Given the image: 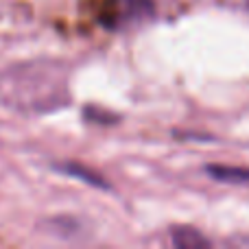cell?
I'll return each mask as SVG.
<instances>
[{"label":"cell","instance_id":"cell-3","mask_svg":"<svg viewBox=\"0 0 249 249\" xmlns=\"http://www.w3.org/2000/svg\"><path fill=\"white\" fill-rule=\"evenodd\" d=\"M208 175H212L216 181H230V184H249V171L247 168H234V166H208Z\"/></svg>","mask_w":249,"mask_h":249},{"label":"cell","instance_id":"cell-2","mask_svg":"<svg viewBox=\"0 0 249 249\" xmlns=\"http://www.w3.org/2000/svg\"><path fill=\"white\" fill-rule=\"evenodd\" d=\"M171 236H173V243H175L177 247H184V249L210 245V241H208L201 232H197V230H193V228H173Z\"/></svg>","mask_w":249,"mask_h":249},{"label":"cell","instance_id":"cell-4","mask_svg":"<svg viewBox=\"0 0 249 249\" xmlns=\"http://www.w3.org/2000/svg\"><path fill=\"white\" fill-rule=\"evenodd\" d=\"M61 171H64L66 175L83 177V181H88V184H92V186H99V188H107V184H105V181H101L99 175H94L92 171H86V168L77 166V164H66V166H61Z\"/></svg>","mask_w":249,"mask_h":249},{"label":"cell","instance_id":"cell-1","mask_svg":"<svg viewBox=\"0 0 249 249\" xmlns=\"http://www.w3.org/2000/svg\"><path fill=\"white\" fill-rule=\"evenodd\" d=\"M153 16L151 0H105L101 7L99 20L112 31L129 29L131 24H140Z\"/></svg>","mask_w":249,"mask_h":249}]
</instances>
